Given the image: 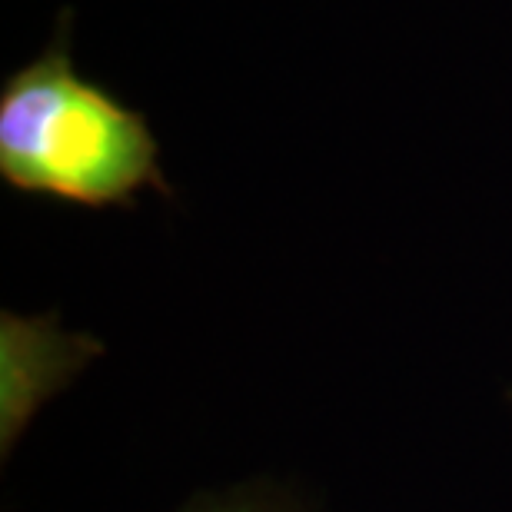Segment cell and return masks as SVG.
Listing matches in <instances>:
<instances>
[{
    "instance_id": "cell-1",
    "label": "cell",
    "mask_w": 512,
    "mask_h": 512,
    "mask_svg": "<svg viewBox=\"0 0 512 512\" xmlns=\"http://www.w3.org/2000/svg\"><path fill=\"white\" fill-rule=\"evenodd\" d=\"M0 177L84 207L127 203L160 183L157 140L137 110L77 74L67 44H54L0 90Z\"/></svg>"
}]
</instances>
